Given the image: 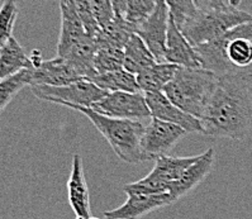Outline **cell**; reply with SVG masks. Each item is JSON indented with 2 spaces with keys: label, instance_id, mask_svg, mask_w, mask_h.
<instances>
[{
  "label": "cell",
  "instance_id": "obj_33",
  "mask_svg": "<svg viewBox=\"0 0 252 219\" xmlns=\"http://www.w3.org/2000/svg\"><path fill=\"white\" fill-rule=\"evenodd\" d=\"M113 8H114V13L116 15H121L125 17L126 6H127V0H112Z\"/></svg>",
  "mask_w": 252,
  "mask_h": 219
},
{
  "label": "cell",
  "instance_id": "obj_6",
  "mask_svg": "<svg viewBox=\"0 0 252 219\" xmlns=\"http://www.w3.org/2000/svg\"><path fill=\"white\" fill-rule=\"evenodd\" d=\"M236 38L252 39V22L240 24L228 32L223 33L222 36L194 47L202 63V68L214 72L217 76L240 70L234 67L227 57L228 43Z\"/></svg>",
  "mask_w": 252,
  "mask_h": 219
},
{
  "label": "cell",
  "instance_id": "obj_25",
  "mask_svg": "<svg viewBox=\"0 0 252 219\" xmlns=\"http://www.w3.org/2000/svg\"><path fill=\"white\" fill-rule=\"evenodd\" d=\"M123 50L112 47H99L94 59V67L98 75L117 71L123 68Z\"/></svg>",
  "mask_w": 252,
  "mask_h": 219
},
{
  "label": "cell",
  "instance_id": "obj_5",
  "mask_svg": "<svg viewBox=\"0 0 252 219\" xmlns=\"http://www.w3.org/2000/svg\"><path fill=\"white\" fill-rule=\"evenodd\" d=\"M198 156L175 157L160 156L155 160L152 171L146 178L136 183L126 184L123 187L125 192H140V194H163L169 192L170 185L178 181L183 176L189 166L193 165Z\"/></svg>",
  "mask_w": 252,
  "mask_h": 219
},
{
  "label": "cell",
  "instance_id": "obj_17",
  "mask_svg": "<svg viewBox=\"0 0 252 219\" xmlns=\"http://www.w3.org/2000/svg\"><path fill=\"white\" fill-rule=\"evenodd\" d=\"M214 163V150L209 148L204 154L199 155L198 160L189 166V169L183 174L180 179L170 185L169 194L172 198L174 203L181 199L188 192L191 191L194 188H196L202 183L208 174L212 171Z\"/></svg>",
  "mask_w": 252,
  "mask_h": 219
},
{
  "label": "cell",
  "instance_id": "obj_4",
  "mask_svg": "<svg viewBox=\"0 0 252 219\" xmlns=\"http://www.w3.org/2000/svg\"><path fill=\"white\" fill-rule=\"evenodd\" d=\"M252 22V14L234 6L212 12H196L181 28L185 38L193 47L203 45L240 24Z\"/></svg>",
  "mask_w": 252,
  "mask_h": 219
},
{
  "label": "cell",
  "instance_id": "obj_22",
  "mask_svg": "<svg viewBox=\"0 0 252 219\" xmlns=\"http://www.w3.org/2000/svg\"><path fill=\"white\" fill-rule=\"evenodd\" d=\"M134 34V26L125 19V17L116 15L109 24L103 27L96 37L99 47H112L123 50L129 38Z\"/></svg>",
  "mask_w": 252,
  "mask_h": 219
},
{
  "label": "cell",
  "instance_id": "obj_31",
  "mask_svg": "<svg viewBox=\"0 0 252 219\" xmlns=\"http://www.w3.org/2000/svg\"><path fill=\"white\" fill-rule=\"evenodd\" d=\"M93 14L100 30L116 18L112 0H92Z\"/></svg>",
  "mask_w": 252,
  "mask_h": 219
},
{
  "label": "cell",
  "instance_id": "obj_8",
  "mask_svg": "<svg viewBox=\"0 0 252 219\" xmlns=\"http://www.w3.org/2000/svg\"><path fill=\"white\" fill-rule=\"evenodd\" d=\"M92 109L103 116L118 119L140 121L151 117L145 94L141 93H108L103 99L93 104Z\"/></svg>",
  "mask_w": 252,
  "mask_h": 219
},
{
  "label": "cell",
  "instance_id": "obj_13",
  "mask_svg": "<svg viewBox=\"0 0 252 219\" xmlns=\"http://www.w3.org/2000/svg\"><path fill=\"white\" fill-rule=\"evenodd\" d=\"M30 86H63L83 79L67 60L59 56L47 61L42 60L34 67L30 68Z\"/></svg>",
  "mask_w": 252,
  "mask_h": 219
},
{
  "label": "cell",
  "instance_id": "obj_18",
  "mask_svg": "<svg viewBox=\"0 0 252 219\" xmlns=\"http://www.w3.org/2000/svg\"><path fill=\"white\" fill-rule=\"evenodd\" d=\"M96 51H98L96 38H93V37L85 34L80 41H77L70 48V51L63 59L67 60L68 63L76 68L77 72L80 74L83 79L92 81L98 75L94 67V59Z\"/></svg>",
  "mask_w": 252,
  "mask_h": 219
},
{
  "label": "cell",
  "instance_id": "obj_29",
  "mask_svg": "<svg viewBox=\"0 0 252 219\" xmlns=\"http://www.w3.org/2000/svg\"><path fill=\"white\" fill-rule=\"evenodd\" d=\"M165 3L179 30L184 27V24L198 12L193 0H165Z\"/></svg>",
  "mask_w": 252,
  "mask_h": 219
},
{
  "label": "cell",
  "instance_id": "obj_21",
  "mask_svg": "<svg viewBox=\"0 0 252 219\" xmlns=\"http://www.w3.org/2000/svg\"><path fill=\"white\" fill-rule=\"evenodd\" d=\"M123 54H125L123 68L133 75H138L140 72L145 71L146 68L156 63L151 51L136 33L132 34L126 47L123 48Z\"/></svg>",
  "mask_w": 252,
  "mask_h": 219
},
{
  "label": "cell",
  "instance_id": "obj_20",
  "mask_svg": "<svg viewBox=\"0 0 252 219\" xmlns=\"http://www.w3.org/2000/svg\"><path fill=\"white\" fill-rule=\"evenodd\" d=\"M180 66L174 63H155L146 68L145 71L136 75L137 83L140 86L141 92L146 93H158L163 92V88L172 80L176 71Z\"/></svg>",
  "mask_w": 252,
  "mask_h": 219
},
{
  "label": "cell",
  "instance_id": "obj_16",
  "mask_svg": "<svg viewBox=\"0 0 252 219\" xmlns=\"http://www.w3.org/2000/svg\"><path fill=\"white\" fill-rule=\"evenodd\" d=\"M61 30L57 42V56L65 57L70 48L86 34L83 22L77 14L74 0H60Z\"/></svg>",
  "mask_w": 252,
  "mask_h": 219
},
{
  "label": "cell",
  "instance_id": "obj_24",
  "mask_svg": "<svg viewBox=\"0 0 252 219\" xmlns=\"http://www.w3.org/2000/svg\"><path fill=\"white\" fill-rule=\"evenodd\" d=\"M30 68H24L18 74L0 80V113L5 109L6 105L17 96L24 86H30Z\"/></svg>",
  "mask_w": 252,
  "mask_h": 219
},
{
  "label": "cell",
  "instance_id": "obj_2",
  "mask_svg": "<svg viewBox=\"0 0 252 219\" xmlns=\"http://www.w3.org/2000/svg\"><path fill=\"white\" fill-rule=\"evenodd\" d=\"M63 107L80 112L92 122L94 127L107 139L113 151L122 161L128 163H138L145 161L141 148L145 125L140 121L110 118L94 112L92 108L65 104Z\"/></svg>",
  "mask_w": 252,
  "mask_h": 219
},
{
  "label": "cell",
  "instance_id": "obj_1",
  "mask_svg": "<svg viewBox=\"0 0 252 219\" xmlns=\"http://www.w3.org/2000/svg\"><path fill=\"white\" fill-rule=\"evenodd\" d=\"M200 122L205 136L246 138L252 127V72L220 75Z\"/></svg>",
  "mask_w": 252,
  "mask_h": 219
},
{
  "label": "cell",
  "instance_id": "obj_14",
  "mask_svg": "<svg viewBox=\"0 0 252 219\" xmlns=\"http://www.w3.org/2000/svg\"><path fill=\"white\" fill-rule=\"evenodd\" d=\"M165 61L180 66V67H202L195 48L185 38L171 15H170L169 30H167Z\"/></svg>",
  "mask_w": 252,
  "mask_h": 219
},
{
  "label": "cell",
  "instance_id": "obj_26",
  "mask_svg": "<svg viewBox=\"0 0 252 219\" xmlns=\"http://www.w3.org/2000/svg\"><path fill=\"white\" fill-rule=\"evenodd\" d=\"M228 61L236 68L246 70L252 63V42L247 38L232 39L227 47Z\"/></svg>",
  "mask_w": 252,
  "mask_h": 219
},
{
  "label": "cell",
  "instance_id": "obj_15",
  "mask_svg": "<svg viewBox=\"0 0 252 219\" xmlns=\"http://www.w3.org/2000/svg\"><path fill=\"white\" fill-rule=\"evenodd\" d=\"M68 203L76 219H89L90 214V194L89 188L84 175L83 161L80 155L75 154L72 157L71 174L67 181Z\"/></svg>",
  "mask_w": 252,
  "mask_h": 219
},
{
  "label": "cell",
  "instance_id": "obj_7",
  "mask_svg": "<svg viewBox=\"0 0 252 219\" xmlns=\"http://www.w3.org/2000/svg\"><path fill=\"white\" fill-rule=\"evenodd\" d=\"M31 90L41 100L51 101L60 105L74 104L88 108H92L93 104L108 94V92L100 89L96 84L86 79H81L63 86L33 85L31 86Z\"/></svg>",
  "mask_w": 252,
  "mask_h": 219
},
{
  "label": "cell",
  "instance_id": "obj_10",
  "mask_svg": "<svg viewBox=\"0 0 252 219\" xmlns=\"http://www.w3.org/2000/svg\"><path fill=\"white\" fill-rule=\"evenodd\" d=\"M170 10L165 0H158L155 12L142 23L134 26V33L141 37L145 45L149 47L158 63L165 61V48L169 30Z\"/></svg>",
  "mask_w": 252,
  "mask_h": 219
},
{
  "label": "cell",
  "instance_id": "obj_34",
  "mask_svg": "<svg viewBox=\"0 0 252 219\" xmlns=\"http://www.w3.org/2000/svg\"><path fill=\"white\" fill-rule=\"evenodd\" d=\"M229 3H231V5L234 6V8H238L240 4L242 3V0H229Z\"/></svg>",
  "mask_w": 252,
  "mask_h": 219
},
{
  "label": "cell",
  "instance_id": "obj_30",
  "mask_svg": "<svg viewBox=\"0 0 252 219\" xmlns=\"http://www.w3.org/2000/svg\"><path fill=\"white\" fill-rule=\"evenodd\" d=\"M74 3L76 6L77 14L83 22L86 34L93 37V38H96L99 32H100V27H99L98 22L95 21L94 14H93L92 0H74Z\"/></svg>",
  "mask_w": 252,
  "mask_h": 219
},
{
  "label": "cell",
  "instance_id": "obj_23",
  "mask_svg": "<svg viewBox=\"0 0 252 219\" xmlns=\"http://www.w3.org/2000/svg\"><path fill=\"white\" fill-rule=\"evenodd\" d=\"M92 81L96 84L100 89L105 90L108 93H141L136 75L128 72L125 68H121V70H117V71L107 72V74L103 75H96Z\"/></svg>",
  "mask_w": 252,
  "mask_h": 219
},
{
  "label": "cell",
  "instance_id": "obj_28",
  "mask_svg": "<svg viewBox=\"0 0 252 219\" xmlns=\"http://www.w3.org/2000/svg\"><path fill=\"white\" fill-rule=\"evenodd\" d=\"M158 0H127L125 19L133 26L142 23L155 12Z\"/></svg>",
  "mask_w": 252,
  "mask_h": 219
},
{
  "label": "cell",
  "instance_id": "obj_32",
  "mask_svg": "<svg viewBox=\"0 0 252 219\" xmlns=\"http://www.w3.org/2000/svg\"><path fill=\"white\" fill-rule=\"evenodd\" d=\"M198 12H212V10H222L229 8V0H193Z\"/></svg>",
  "mask_w": 252,
  "mask_h": 219
},
{
  "label": "cell",
  "instance_id": "obj_3",
  "mask_svg": "<svg viewBox=\"0 0 252 219\" xmlns=\"http://www.w3.org/2000/svg\"><path fill=\"white\" fill-rule=\"evenodd\" d=\"M214 72L202 67H179L163 94L176 107L195 118H202L217 84Z\"/></svg>",
  "mask_w": 252,
  "mask_h": 219
},
{
  "label": "cell",
  "instance_id": "obj_27",
  "mask_svg": "<svg viewBox=\"0 0 252 219\" xmlns=\"http://www.w3.org/2000/svg\"><path fill=\"white\" fill-rule=\"evenodd\" d=\"M18 17L17 0H4L0 6V48L9 41Z\"/></svg>",
  "mask_w": 252,
  "mask_h": 219
},
{
  "label": "cell",
  "instance_id": "obj_19",
  "mask_svg": "<svg viewBox=\"0 0 252 219\" xmlns=\"http://www.w3.org/2000/svg\"><path fill=\"white\" fill-rule=\"evenodd\" d=\"M33 63L31 57L14 37L0 48V79H6L12 75L18 74L24 68H32Z\"/></svg>",
  "mask_w": 252,
  "mask_h": 219
},
{
  "label": "cell",
  "instance_id": "obj_9",
  "mask_svg": "<svg viewBox=\"0 0 252 219\" xmlns=\"http://www.w3.org/2000/svg\"><path fill=\"white\" fill-rule=\"evenodd\" d=\"M185 133L187 130L179 125L152 118V121L146 125L141 141L145 161L156 160L158 157L169 155Z\"/></svg>",
  "mask_w": 252,
  "mask_h": 219
},
{
  "label": "cell",
  "instance_id": "obj_12",
  "mask_svg": "<svg viewBox=\"0 0 252 219\" xmlns=\"http://www.w3.org/2000/svg\"><path fill=\"white\" fill-rule=\"evenodd\" d=\"M127 200L123 205L104 213L105 219H140L154 210L174 204L169 192L163 194H140L126 192Z\"/></svg>",
  "mask_w": 252,
  "mask_h": 219
},
{
  "label": "cell",
  "instance_id": "obj_35",
  "mask_svg": "<svg viewBox=\"0 0 252 219\" xmlns=\"http://www.w3.org/2000/svg\"><path fill=\"white\" fill-rule=\"evenodd\" d=\"M89 219H100V218H95V217H90Z\"/></svg>",
  "mask_w": 252,
  "mask_h": 219
},
{
  "label": "cell",
  "instance_id": "obj_11",
  "mask_svg": "<svg viewBox=\"0 0 252 219\" xmlns=\"http://www.w3.org/2000/svg\"><path fill=\"white\" fill-rule=\"evenodd\" d=\"M145 98L149 104L152 118L179 125L187 130V133L196 132V133L203 134V125L200 119L190 116L184 110L176 107L175 104L163 94V92L146 93Z\"/></svg>",
  "mask_w": 252,
  "mask_h": 219
}]
</instances>
